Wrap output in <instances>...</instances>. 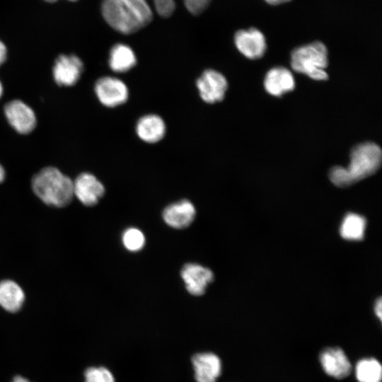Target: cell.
Masks as SVG:
<instances>
[{"label":"cell","instance_id":"ac0fdd59","mask_svg":"<svg viewBox=\"0 0 382 382\" xmlns=\"http://www.w3.org/2000/svg\"><path fill=\"white\" fill-rule=\"evenodd\" d=\"M110 68L115 72L122 73L132 69L137 63L133 50L122 43L115 45L110 51Z\"/></svg>","mask_w":382,"mask_h":382},{"label":"cell","instance_id":"d4e9b609","mask_svg":"<svg viewBox=\"0 0 382 382\" xmlns=\"http://www.w3.org/2000/svg\"><path fill=\"white\" fill-rule=\"evenodd\" d=\"M374 311L376 315L378 316V318L381 320L382 318V301L381 299L379 298L376 300L375 306H374Z\"/></svg>","mask_w":382,"mask_h":382},{"label":"cell","instance_id":"ba28073f","mask_svg":"<svg viewBox=\"0 0 382 382\" xmlns=\"http://www.w3.org/2000/svg\"><path fill=\"white\" fill-rule=\"evenodd\" d=\"M73 192L83 204L92 207L103 196L105 187L93 174L82 173L73 181Z\"/></svg>","mask_w":382,"mask_h":382},{"label":"cell","instance_id":"cb8c5ba5","mask_svg":"<svg viewBox=\"0 0 382 382\" xmlns=\"http://www.w3.org/2000/svg\"><path fill=\"white\" fill-rule=\"evenodd\" d=\"M7 56V49L3 42L0 40V66L5 62Z\"/></svg>","mask_w":382,"mask_h":382},{"label":"cell","instance_id":"6da1fadb","mask_svg":"<svg viewBox=\"0 0 382 382\" xmlns=\"http://www.w3.org/2000/svg\"><path fill=\"white\" fill-rule=\"evenodd\" d=\"M379 146L366 141L354 146L350 152V163L347 168L332 167L329 173L331 182L340 187L350 186L374 174L381 164Z\"/></svg>","mask_w":382,"mask_h":382},{"label":"cell","instance_id":"277c9868","mask_svg":"<svg viewBox=\"0 0 382 382\" xmlns=\"http://www.w3.org/2000/svg\"><path fill=\"white\" fill-rule=\"evenodd\" d=\"M328 64V50L320 41L298 47L291 54L292 69L314 80L324 81L328 79L325 71Z\"/></svg>","mask_w":382,"mask_h":382},{"label":"cell","instance_id":"5bb4252c","mask_svg":"<svg viewBox=\"0 0 382 382\" xmlns=\"http://www.w3.org/2000/svg\"><path fill=\"white\" fill-rule=\"evenodd\" d=\"M196 210L192 203L187 199H183L167 206L163 212V219L170 226L174 228H185L194 221Z\"/></svg>","mask_w":382,"mask_h":382},{"label":"cell","instance_id":"8fae6325","mask_svg":"<svg viewBox=\"0 0 382 382\" xmlns=\"http://www.w3.org/2000/svg\"><path fill=\"white\" fill-rule=\"evenodd\" d=\"M180 275L186 289L194 296L204 294L207 285L214 280V274L210 269L196 263L185 264Z\"/></svg>","mask_w":382,"mask_h":382},{"label":"cell","instance_id":"603a6c76","mask_svg":"<svg viewBox=\"0 0 382 382\" xmlns=\"http://www.w3.org/2000/svg\"><path fill=\"white\" fill-rule=\"evenodd\" d=\"M86 382H115L112 373L105 367H91L85 371Z\"/></svg>","mask_w":382,"mask_h":382},{"label":"cell","instance_id":"9a60e30c","mask_svg":"<svg viewBox=\"0 0 382 382\" xmlns=\"http://www.w3.org/2000/svg\"><path fill=\"white\" fill-rule=\"evenodd\" d=\"M267 92L274 96L294 90L295 81L291 72L283 66H276L267 71L264 79Z\"/></svg>","mask_w":382,"mask_h":382},{"label":"cell","instance_id":"7c38bea8","mask_svg":"<svg viewBox=\"0 0 382 382\" xmlns=\"http://www.w3.org/2000/svg\"><path fill=\"white\" fill-rule=\"evenodd\" d=\"M320 361L325 372L335 378L347 377L352 370L348 358L340 348L324 349L320 353Z\"/></svg>","mask_w":382,"mask_h":382},{"label":"cell","instance_id":"44dd1931","mask_svg":"<svg viewBox=\"0 0 382 382\" xmlns=\"http://www.w3.org/2000/svg\"><path fill=\"white\" fill-rule=\"evenodd\" d=\"M359 382H381L382 369L375 359H364L358 361L355 369Z\"/></svg>","mask_w":382,"mask_h":382},{"label":"cell","instance_id":"484cf974","mask_svg":"<svg viewBox=\"0 0 382 382\" xmlns=\"http://www.w3.org/2000/svg\"><path fill=\"white\" fill-rule=\"evenodd\" d=\"M267 4L271 5H278L289 1L290 0H265Z\"/></svg>","mask_w":382,"mask_h":382},{"label":"cell","instance_id":"3957f363","mask_svg":"<svg viewBox=\"0 0 382 382\" xmlns=\"http://www.w3.org/2000/svg\"><path fill=\"white\" fill-rule=\"evenodd\" d=\"M32 188L36 196L47 205L62 207L73 197V181L55 167H45L32 179Z\"/></svg>","mask_w":382,"mask_h":382},{"label":"cell","instance_id":"5b68a950","mask_svg":"<svg viewBox=\"0 0 382 382\" xmlns=\"http://www.w3.org/2000/svg\"><path fill=\"white\" fill-rule=\"evenodd\" d=\"M94 90L99 101L108 108L120 105L128 99L129 91L127 85L115 77L100 78L95 83Z\"/></svg>","mask_w":382,"mask_h":382},{"label":"cell","instance_id":"30bf717a","mask_svg":"<svg viewBox=\"0 0 382 382\" xmlns=\"http://www.w3.org/2000/svg\"><path fill=\"white\" fill-rule=\"evenodd\" d=\"M234 42L239 52L250 59L261 58L267 47L264 35L255 28L238 30Z\"/></svg>","mask_w":382,"mask_h":382},{"label":"cell","instance_id":"4316f807","mask_svg":"<svg viewBox=\"0 0 382 382\" xmlns=\"http://www.w3.org/2000/svg\"><path fill=\"white\" fill-rule=\"evenodd\" d=\"M5 170L4 167L0 164V183H1L5 179Z\"/></svg>","mask_w":382,"mask_h":382},{"label":"cell","instance_id":"83f0119b","mask_svg":"<svg viewBox=\"0 0 382 382\" xmlns=\"http://www.w3.org/2000/svg\"><path fill=\"white\" fill-rule=\"evenodd\" d=\"M12 382H30V381L21 376H17L13 379Z\"/></svg>","mask_w":382,"mask_h":382},{"label":"cell","instance_id":"f546056e","mask_svg":"<svg viewBox=\"0 0 382 382\" xmlns=\"http://www.w3.org/2000/svg\"><path fill=\"white\" fill-rule=\"evenodd\" d=\"M45 1H47V2H50V3H52V2H54V1H56L57 0H45ZM70 1H77V0H70Z\"/></svg>","mask_w":382,"mask_h":382},{"label":"cell","instance_id":"ffe728a7","mask_svg":"<svg viewBox=\"0 0 382 382\" xmlns=\"http://www.w3.org/2000/svg\"><path fill=\"white\" fill-rule=\"evenodd\" d=\"M366 219L357 214L349 213L343 219L340 228L341 236L346 240L363 239L366 229Z\"/></svg>","mask_w":382,"mask_h":382},{"label":"cell","instance_id":"7402d4cb","mask_svg":"<svg viewBox=\"0 0 382 382\" xmlns=\"http://www.w3.org/2000/svg\"><path fill=\"white\" fill-rule=\"evenodd\" d=\"M122 243L129 251L140 250L145 244V237L143 233L135 228L127 229L122 235Z\"/></svg>","mask_w":382,"mask_h":382},{"label":"cell","instance_id":"f1b7e54d","mask_svg":"<svg viewBox=\"0 0 382 382\" xmlns=\"http://www.w3.org/2000/svg\"><path fill=\"white\" fill-rule=\"evenodd\" d=\"M3 94V86L1 84V82L0 81V98L1 97Z\"/></svg>","mask_w":382,"mask_h":382},{"label":"cell","instance_id":"2e32d148","mask_svg":"<svg viewBox=\"0 0 382 382\" xmlns=\"http://www.w3.org/2000/svg\"><path fill=\"white\" fill-rule=\"evenodd\" d=\"M136 133L139 139L146 143H156L164 137L166 125L160 116L154 114L146 115L138 120Z\"/></svg>","mask_w":382,"mask_h":382},{"label":"cell","instance_id":"9c48e42d","mask_svg":"<svg viewBox=\"0 0 382 382\" xmlns=\"http://www.w3.org/2000/svg\"><path fill=\"white\" fill-rule=\"evenodd\" d=\"M83 70V64L76 55L62 54L59 56L53 66V77L59 86H71L80 79Z\"/></svg>","mask_w":382,"mask_h":382},{"label":"cell","instance_id":"e0dca14e","mask_svg":"<svg viewBox=\"0 0 382 382\" xmlns=\"http://www.w3.org/2000/svg\"><path fill=\"white\" fill-rule=\"evenodd\" d=\"M25 301L21 287L12 280L0 282V306L6 311L15 313L19 311Z\"/></svg>","mask_w":382,"mask_h":382},{"label":"cell","instance_id":"4fadbf2b","mask_svg":"<svg viewBox=\"0 0 382 382\" xmlns=\"http://www.w3.org/2000/svg\"><path fill=\"white\" fill-rule=\"evenodd\" d=\"M192 363L197 382H216L221 374V361L214 353H197L192 357Z\"/></svg>","mask_w":382,"mask_h":382},{"label":"cell","instance_id":"d6986e66","mask_svg":"<svg viewBox=\"0 0 382 382\" xmlns=\"http://www.w3.org/2000/svg\"><path fill=\"white\" fill-rule=\"evenodd\" d=\"M211 0H184L186 8L193 15L202 13L209 6ZM158 14L167 18L171 16L175 9V0H153Z\"/></svg>","mask_w":382,"mask_h":382},{"label":"cell","instance_id":"7a4b0ae2","mask_svg":"<svg viewBox=\"0 0 382 382\" xmlns=\"http://www.w3.org/2000/svg\"><path fill=\"white\" fill-rule=\"evenodd\" d=\"M101 11L107 23L123 34L137 32L153 19L146 0H103Z\"/></svg>","mask_w":382,"mask_h":382},{"label":"cell","instance_id":"52a82bcc","mask_svg":"<svg viewBox=\"0 0 382 382\" xmlns=\"http://www.w3.org/2000/svg\"><path fill=\"white\" fill-rule=\"evenodd\" d=\"M4 114L10 125L20 134H28L36 126L33 109L20 100H13L4 106Z\"/></svg>","mask_w":382,"mask_h":382},{"label":"cell","instance_id":"8992f818","mask_svg":"<svg viewBox=\"0 0 382 382\" xmlns=\"http://www.w3.org/2000/svg\"><path fill=\"white\" fill-rule=\"evenodd\" d=\"M201 98L207 103L222 100L228 88L225 76L214 69L205 70L196 83Z\"/></svg>","mask_w":382,"mask_h":382}]
</instances>
